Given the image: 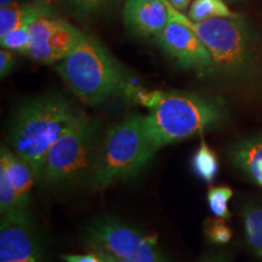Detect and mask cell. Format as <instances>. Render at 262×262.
I'll return each mask as SVG.
<instances>
[{
	"instance_id": "29",
	"label": "cell",
	"mask_w": 262,
	"mask_h": 262,
	"mask_svg": "<svg viewBox=\"0 0 262 262\" xmlns=\"http://www.w3.org/2000/svg\"><path fill=\"white\" fill-rule=\"evenodd\" d=\"M224 2H232V3H237V2H243V0H224Z\"/></svg>"
},
{
	"instance_id": "25",
	"label": "cell",
	"mask_w": 262,
	"mask_h": 262,
	"mask_svg": "<svg viewBox=\"0 0 262 262\" xmlns=\"http://www.w3.org/2000/svg\"><path fill=\"white\" fill-rule=\"evenodd\" d=\"M62 260L66 262H101L94 253L86 255H62Z\"/></svg>"
},
{
	"instance_id": "2",
	"label": "cell",
	"mask_w": 262,
	"mask_h": 262,
	"mask_svg": "<svg viewBox=\"0 0 262 262\" xmlns=\"http://www.w3.org/2000/svg\"><path fill=\"white\" fill-rule=\"evenodd\" d=\"M226 117L219 98L183 91H164L158 106L146 116V131L153 153L219 125Z\"/></svg>"
},
{
	"instance_id": "23",
	"label": "cell",
	"mask_w": 262,
	"mask_h": 262,
	"mask_svg": "<svg viewBox=\"0 0 262 262\" xmlns=\"http://www.w3.org/2000/svg\"><path fill=\"white\" fill-rule=\"evenodd\" d=\"M16 64L15 57L12 55V51L8 50V49L2 48L0 50V77L4 79L5 77L14 71Z\"/></svg>"
},
{
	"instance_id": "5",
	"label": "cell",
	"mask_w": 262,
	"mask_h": 262,
	"mask_svg": "<svg viewBox=\"0 0 262 262\" xmlns=\"http://www.w3.org/2000/svg\"><path fill=\"white\" fill-rule=\"evenodd\" d=\"M170 17L188 26L198 34L211 55L212 72L244 75L251 71L255 62L254 40L247 22L241 16L194 22L170 5Z\"/></svg>"
},
{
	"instance_id": "15",
	"label": "cell",
	"mask_w": 262,
	"mask_h": 262,
	"mask_svg": "<svg viewBox=\"0 0 262 262\" xmlns=\"http://www.w3.org/2000/svg\"><path fill=\"white\" fill-rule=\"evenodd\" d=\"M242 215L249 247L258 257H262V204L247 205Z\"/></svg>"
},
{
	"instance_id": "6",
	"label": "cell",
	"mask_w": 262,
	"mask_h": 262,
	"mask_svg": "<svg viewBox=\"0 0 262 262\" xmlns=\"http://www.w3.org/2000/svg\"><path fill=\"white\" fill-rule=\"evenodd\" d=\"M97 123L80 112L49 149L39 182L68 185L91 175L98 152Z\"/></svg>"
},
{
	"instance_id": "17",
	"label": "cell",
	"mask_w": 262,
	"mask_h": 262,
	"mask_svg": "<svg viewBox=\"0 0 262 262\" xmlns=\"http://www.w3.org/2000/svg\"><path fill=\"white\" fill-rule=\"evenodd\" d=\"M192 166L195 175L208 183L214 181L217 176L219 168H220L219 159L214 150L206 145L205 141H202L201 146L193 156Z\"/></svg>"
},
{
	"instance_id": "3",
	"label": "cell",
	"mask_w": 262,
	"mask_h": 262,
	"mask_svg": "<svg viewBox=\"0 0 262 262\" xmlns=\"http://www.w3.org/2000/svg\"><path fill=\"white\" fill-rule=\"evenodd\" d=\"M56 72L68 89L90 106L104 102L118 91L122 93L127 81L110 52L85 34L74 50L56 64Z\"/></svg>"
},
{
	"instance_id": "21",
	"label": "cell",
	"mask_w": 262,
	"mask_h": 262,
	"mask_svg": "<svg viewBox=\"0 0 262 262\" xmlns=\"http://www.w3.org/2000/svg\"><path fill=\"white\" fill-rule=\"evenodd\" d=\"M28 26L29 25L22 26V27L10 32L4 38H0L2 48L8 49L10 51L17 52V54L21 55L27 54L29 47Z\"/></svg>"
},
{
	"instance_id": "20",
	"label": "cell",
	"mask_w": 262,
	"mask_h": 262,
	"mask_svg": "<svg viewBox=\"0 0 262 262\" xmlns=\"http://www.w3.org/2000/svg\"><path fill=\"white\" fill-rule=\"evenodd\" d=\"M233 191L227 186L212 187L208 192V204L212 214L216 217L229 220L232 217L231 211L228 209V202L231 201Z\"/></svg>"
},
{
	"instance_id": "1",
	"label": "cell",
	"mask_w": 262,
	"mask_h": 262,
	"mask_svg": "<svg viewBox=\"0 0 262 262\" xmlns=\"http://www.w3.org/2000/svg\"><path fill=\"white\" fill-rule=\"evenodd\" d=\"M80 112L58 94L27 100L16 111L9 131L10 146L31 164L38 180L49 149Z\"/></svg>"
},
{
	"instance_id": "27",
	"label": "cell",
	"mask_w": 262,
	"mask_h": 262,
	"mask_svg": "<svg viewBox=\"0 0 262 262\" xmlns=\"http://www.w3.org/2000/svg\"><path fill=\"white\" fill-rule=\"evenodd\" d=\"M198 262H229V261L227 257L222 256V255H211V256H206L204 258H202V260Z\"/></svg>"
},
{
	"instance_id": "14",
	"label": "cell",
	"mask_w": 262,
	"mask_h": 262,
	"mask_svg": "<svg viewBox=\"0 0 262 262\" xmlns=\"http://www.w3.org/2000/svg\"><path fill=\"white\" fill-rule=\"evenodd\" d=\"M47 14H54L50 6L44 2L16 3L11 6L0 8V38L22 26L31 25L38 17Z\"/></svg>"
},
{
	"instance_id": "4",
	"label": "cell",
	"mask_w": 262,
	"mask_h": 262,
	"mask_svg": "<svg viewBox=\"0 0 262 262\" xmlns=\"http://www.w3.org/2000/svg\"><path fill=\"white\" fill-rule=\"evenodd\" d=\"M155 157L146 131V116L131 114L107 130L91 171L93 187L103 189L133 178Z\"/></svg>"
},
{
	"instance_id": "11",
	"label": "cell",
	"mask_w": 262,
	"mask_h": 262,
	"mask_svg": "<svg viewBox=\"0 0 262 262\" xmlns=\"http://www.w3.org/2000/svg\"><path fill=\"white\" fill-rule=\"evenodd\" d=\"M127 31L136 37L155 39L170 22L168 0H127L123 8Z\"/></svg>"
},
{
	"instance_id": "12",
	"label": "cell",
	"mask_w": 262,
	"mask_h": 262,
	"mask_svg": "<svg viewBox=\"0 0 262 262\" xmlns=\"http://www.w3.org/2000/svg\"><path fill=\"white\" fill-rule=\"evenodd\" d=\"M0 170L5 172L6 178L14 187L18 201L26 209L29 208L31 191L35 181H39L37 172L28 162L6 146L0 149Z\"/></svg>"
},
{
	"instance_id": "18",
	"label": "cell",
	"mask_w": 262,
	"mask_h": 262,
	"mask_svg": "<svg viewBox=\"0 0 262 262\" xmlns=\"http://www.w3.org/2000/svg\"><path fill=\"white\" fill-rule=\"evenodd\" d=\"M72 12L80 17H95L113 11L122 0H62Z\"/></svg>"
},
{
	"instance_id": "9",
	"label": "cell",
	"mask_w": 262,
	"mask_h": 262,
	"mask_svg": "<svg viewBox=\"0 0 262 262\" xmlns=\"http://www.w3.org/2000/svg\"><path fill=\"white\" fill-rule=\"evenodd\" d=\"M155 40L169 57L178 62L180 67L201 73L214 71L210 52L198 34L188 26L171 18Z\"/></svg>"
},
{
	"instance_id": "28",
	"label": "cell",
	"mask_w": 262,
	"mask_h": 262,
	"mask_svg": "<svg viewBox=\"0 0 262 262\" xmlns=\"http://www.w3.org/2000/svg\"><path fill=\"white\" fill-rule=\"evenodd\" d=\"M18 3L17 0H0V8H6V6H11Z\"/></svg>"
},
{
	"instance_id": "7",
	"label": "cell",
	"mask_w": 262,
	"mask_h": 262,
	"mask_svg": "<svg viewBox=\"0 0 262 262\" xmlns=\"http://www.w3.org/2000/svg\"><path fill=\"white\" fill-rule=\"evenodd\" d=\"M88 248H100L130 262H168L156 239L114 217H98L88 226Z\"/></svg>"
},
{
	"instance_id": "26",
	"label": "cell",
	"mask_w": 262,
	"mask_h": 262,
	"mask_svg": "<svg viewBox=\"0 0 262 262\" xmlns=\"http://www.w3.org/2000/svg\"><path fill=\"white\" fill-rule=\"evenodd\" d=\"M168 2L173 9L178 10L180 12H182L191 6L193 0H168Z\"/></svg>"
},
{
	"instance_id": "16",
	"label": "cell",
	"mask_w": 262,
	"mask_h": 262,
	"mask_svg": "<svg viewBox=\"0 0 262 262\" xmlns=\"http://www.w3.org/2000/svg\"><path fill=\"white\" fill-rule=\"evenodd\" d=\"M224 0H193L187 17L194 22H203L214 18L237 17Z\"/></svg>"
},
{
	"instance_id": "10",
	"label": "cell",
	"mask_w": 262,
	"mask_h": 262,
	"mask_svg": "<svg viewBox=\"0 0 262 262\" xmlns=\"http://www.w3.org/2000/svg\"><path fill=\"white\" fill-rule=\"evenodd\" d=\"M0 262H42L41 245L34 233L33 222L2 216Z\"/></svg>"
},
{
	"instance_id": "13",
	"label": "cell",
	"mask_w": 262,
	"mask_h": 262,
	"mask_svg": "<svg viewBox=\"0 0 262 262\" xmlns=\"http://www.w3.org/2000/svg\"><path fill=\"white\" fill-rule=\"evenodd\" d=\"M228 158L249 180L262 187V133L232 145L228 149Z\"/></svg>"
},
{
	"instance_id": "19",
	"label": "cell",
	"mask_w": 262,
	"mask_h": 262,
	"mask_svg": "<svg viewBox=\"0 0 262 262\" xmlns=\"http://www.w3.org/2000/svg\"><path fill=\"white\" fill-rule=\"evenodd\" d=\"M122 93L124 94V96L129 98L130 101L148 108L149 111H152L153 108L158 106L164 95V91L162 90L145 89V88H141L137 86V85L131 84L129 80L126 81L125 85H124Z\"/></svg>"
},
{
	"instance_id": "8",
	"label": "cell",
	"mask_w": 262,
	"mask_h": 262,
	"mask_svg": "<svg viewBox=\"0 0 262 262\" xmlns=\"http://www.w3.org/2000/svg\"><path fill=\"white\" fill-rule=\"evenodd\" d=\"M29 47L26 56L41 64L64 60L79 44L84 33L54 14L38 17L28 26Z\"/></svg>"
},
{
	"instance_id": "24",
	"label": "cell",
	"mask_w": 262,
	"mask_h": 262,
	"mask_svg": "<svg viewBox=\"0 0 262 262\" xmlns=\"http://www.w3.org/2000/svg\"><path fill=\"white\" fill-rule=\"evenodd\" d=\"M91 253H94L96 256L100 258L101 262H130L127 260H124V258H120L116 256V255L108 253V251L103 250V249H100V248H88Z\"/></svg>"
},
{
	"instance_id": "22",
	"label": "cell",
	"mask_w": 262,
	"mask_h": 262,
	"mask_svg": "<svg viewBox=\"0 0 262 262\" xmlns=\"http://www.w3.org/2000/svg\"><path fill=\"white\" fill-rule=\"evenodd\" d=\"M205 233L216 244H226L231 241L232 231L221 217L210 219L205 222Z\"/></svg>"
}]
</instances>
